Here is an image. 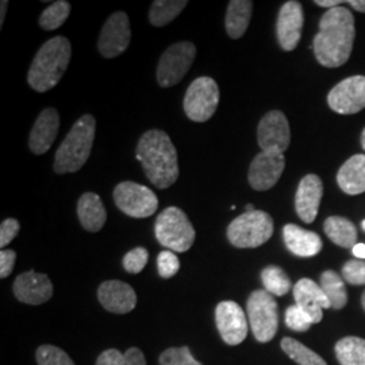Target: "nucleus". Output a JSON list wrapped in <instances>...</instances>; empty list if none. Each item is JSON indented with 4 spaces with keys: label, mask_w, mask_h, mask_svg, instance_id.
I'll use <instances>...</instances> for the list:
<instances>
[{
    "label": "nucleus",
    "mask_w": 365,
    "mask_h": 365,
    "mask_svg": "<svg viewBox=\"0 0 365 365\" xmlns=\"http://www.w3.org/2000/svg\"><path fill=\"white\" fill-rule=\"evenodd\" d=\"M361 145H363V149L365 150V129L363 130V134H361Z\"/></svg>",
    "instance_id": "de8ad7c7"
},
{
    "label": "nucleus",
    "mask_w": 365,
    "mask_h": 365,
    "mask_svg": "<svg viewBox=\"0 0 365 365\" xmlns=\"http://www.w3.org/2000/svg\"><path fill=\"white\" fill-rule=\"evenodd\" d=\"M324 196V184L317 175H307L300 180L297 195L295 210L304 223H313L318 215L321 200Z\"/></svg>",
    "instance_id": "412c9836"
},
{
    "label": "nucleus",
    "mask_w": 365,
    "mask_h": 365,
    "mask_svg": "<svg viewBox=\"0 0 365 365\" xmlns=\"http://www.w3.org/2000/svg\"><path fill=\"white\" fill-rule=\"evenodd\" d=\"M286 325L288 329H291L294 331L303 333L312 327L313 322H312L310 317L304 313L299 306L294 304V306L287 307V310H286Z\"/></svg>",
    "instance_id": "f704fd0d"
},
{
    "label": "nucleus",
    "mask_w": 365,
    "mask_h": 365,
    "mask_svg": "<svg viewBox=\"0 0 365 365\" xmlns=\"http://www.w3.org/2000/svg\"><path fill=\"white\" fill-rule=\"evenodd\" d=\"M327 105L341 115H352L365 108V76H352L339 81L329 92Z\"/></svg>",
    "instance_id": "f8f14e48"
},
{
    "label": "nucleus",
    "mask_w": 365,
    "mask_h": 365,
    "mask_svg": "<svg viewBox=\"0 0 365 365\" xmlns=\"http://www.w3.org/2000/svg\"><path fill=\"white\" fill-rule=\"evenodd\" d=\"M345 3L352 6L353 10L359 11V13H365V0H349Z\"/></svg>",
    "instance_id": "c03bdc74"
},
{
    "label": "nucleus",
    "mask_w": 365,
    "mask_h": 365,
    "mask_svg": "<svg viewBox=\"0 0 365 365\" xmlns=\"http://www.w3.org/2000/svg\"><path fill=\"white\" fill-rule=\"evenodd\" d=\"M361 304H363V309L365 310V291L364 294H363V297H361Z\"/></svg>",
    "instance_id": "09e8293b"
},
{
    "label": "nucleus",
    "mask_w": 365,
    "mask_h": 365,
    "mask_svg": "<svg viewBox=\"0 0 365 365\" xmlns=\"http://www.w3.org/2000/svg\"><path fill=\"white\" fill-rule=\"evenodd\" d=\"M261 282L265 291L274 297H283L292 288L288 274L276 265H269L261 271Z\"/></svg>",
    "instance_id": "c756f323"
},
{
    "label": "nucleus",
    "mask_w": 365,
    "mask_h": 365,
    "mask_svg": "<svg viewBox=\"0 0 365 365\" xmlns=\"http://www.w3.org/2000/svg\"><path fill=\"white\" fill-rule=\"evenodd\" d=\"M294 299L297 306L307 314L314 324H319L324 318V309H331L327 294L312 279H300L294 286Z\"/></svg>",
    "instance_id": "a211bd4d"
},
{
    "label": "nucleus",
    "mask_w": 365,
    "mask_h": 365,
    "mask_svg": "<svg viewBox=\"0 0 365 365\" xmlns=\"http://www.w3.org/2000/svg\"><path fill=\"white\" fill-rule=\"evenodd\" d=\"M280 345L284 353H287L288 357L299 365H327V361L319 354L309 349L297 339L286 337L282 339Z\"/></svg>",
    "instance_id": "7c9ffc66"
},
{
    "label": "nucleus",
    "mask_w": 365,
    "mask_h": 365,
    "mask_svg": "<svg viewBox=\"0 0 365 365\" xmlns=\"http://www.w3.org/2000/svg\"><path fill=\"white\" fill-rule=\"evenodd\" d=\"M96 120L91 114L78 118L54 156L53 170L58 175L73 173L84 167L91 155Z\"/></svg>",
    "instance_id": "20e7f679"
},
{
    "label": "nucleus",
    "mask_w": 365,
    "mask_h": 365,
    "mask_svg": "<svg viewBox=\"0 0 365 365\" xmlns=\"http://www.w3.org/2000/svg\"><path fill=\"white\" fill-rule=\"evenodd\" d=\"M149 260V252L143 247L131 249L123 257V268L129 274H140L143 272Z\"/></svg>",
    "instance_id": "c9c22d12"
},
{
    "label": "nucleus",
    "mask_w": 365,
    "mask_h": 365,
    "mask_svg": "<svg viewBox=\"0 0 365 365\" xmlns=\"http://www.w3.org/2000/svg\"><path fill=\"white\" fill-rule=\"evenodd\" d=\"M1 13H0V26H3V24H4V18H6V13H7V6H9V1L7 0H3L1 3Z\"/></svg>",
    "instance_id": "a18cd8bd"
},
{
    "label": "nucleus",
    "mask_w": 365,
    "mask_h": 365,
    "mask_svg": "<svg viewBox=\"0 0 365 365\" xmlns=\"http://www.w3.org/2000/svg\"><path fill=\"white\" fill-rule=\"evenodd\" d=\"M354 36V16L346 7L327 10L319 21V31L314 37L317 61L327 68L344 66L352 54Z\"/></svg>",
    "instance_id": "f257e3e1"
},
{
    "label": "nucleus",
    "mask_w": 365,
    "mask_h": 365,
    "mask_svg": "<svg viewBox=\"0 0 365 365\" xmlns=\"http://www.w3.org/2000/svg\"><path fill=\"white\" fill-rule=\"evenodd\" d=\"M342 279L352 286H364L365 261H346L342 267Z\"/></svg>",
    "instance_id": "4c0bfd02"
},
{
    "label": "nucleus",
    "mask_w": 365,
    "mask_h": 365,
    "mask_svg": "<svg viewBox=\"0 0 365 365\" xmlns=\"http://www.w3.org/2000/svg\"><path fill=\"white\" fill-rule=\"evenodd\" d=\"M16 253L11 249H1L0 252V277L6 279L13 272Z\"/></svg>",
    "instance_id": "ea45409f"
},
{
    "label": "nucleus",
    "mask_w": 365,
    "mask_h": 365,
    "mask_svg": "<svg viewBox=\"0 0 365 365\" xmlns=\"http://www.w3.org/2000/svg\"><path fill=\"white\" fill-rule=\"evenodd\" d=\"M286 168L284 153L262 152L253 158L248 172V182L256 191H268L276 185Z\"/></svg>",
    "instance_id": "4468645a"
},
{
    "label": "nucleus",
    "mask_w": 365,
    "mask_h": 365,
    "mask_svg": "<svg viewBox=\"0 0 365 365\" xmlns=\"http://www.w3.org/2000/svg\"><path fill=\"white\" fill-rule=\"evenodd\" d=\"M220 105V87L214 78L202 76L190 84L184 96V113L191 120L202 123L212 117Z\"/></svg>",
    "instance_id": "1a4fd4ad"
},
{
    "label": "nucleus",
    "mask_w": 365,
    "mask_h": 365,
    "mask_svg": "<svg viewBox=\"0 0 365 365\" xmlns=\"http://www.w3.org/2000/svg\"><path fill=\"white\" fill-rule=\"evenodd\" d=\"M277 302L265 289H256L250 294L247 312L250 329L259 342L274 339L279 327Z\"/></svg>",
    "instance_id": "0eeeda50"
},
{
    "label": "nucleus",
    "mask_w": 365,
    "mask_h": 365,
    "mask_svg": "<svg viewBox=\"0 0 365 365\" xmlns=\"http://www.w3.org/2000/svg\"><path fill=\"white\" fill-rule=\"evenodd\" d=\"M137 160L143 164L145 175L158 190H165L179 179L178 152L165 131H145L137 145Z\"/></svg>",
    "instance_id": "f03ea898"
},
{
    "label": "nucleus",
    "mask_w": 365,
    "mask_h": 365,
    "mask_svg": "<svg viewBox=\"0 0 365 365\" xmlns=\"http://www.w3.org/2000/svg\"><path fill=\"white\" fill-rule=\"evenodd\" d=\"M196 57V46L190 41L170 45L161 54L157 66V83L163 88H170L182 81L188 73Z\"/></svg>",
    "instance_id": "6e6552de"
},
{
    "label": "nucleus",
    "mask_w": 365,
    "mask_h": 365,
    "mask_svg": "<svg viewBox=\"0 0 365 365\" xmlns=\"http://www.w3.org/2000/svg\"><path fill=\"white\" fill-rule=\"evenodd\" d=\"M157 269L163 279H170L179 272L180 260L172 250H163L157 257Z\"/></svg>",
    "instance_id": "e433bc0d"
},
{
    "label": "nucleus",
    "mask_w": 365,
    "mask_h": 365,
    "mask_svg": "<svg viewBox=\"0 0 365 365\" xmlns=\"http://www.w3.org/2000/svg\"><path fill=\"white\" fill-rule=\"evenodd\" d=\"M78 221L81 226L91 233H98L103 229L107 221V211L101 196L93 192H86L78 202Z\"/></svg>",
    "instance_id": "5701e85b"
},
{
    "label": "nucleus",
    "mask_w": 365,
    "mask_h": 365,
    "mask_svg": "<svg viewBox=\"0 0 365 365\" xmlns=\"http://www.w3.org/2000/svg\"><path fill=\"white\" fill-rule=\"evenodd\" d=\"M257 143L262 152L284 153L291 143V130L286 115L274 110L261 118L257 128Z\"/></svg>",
    "instance_id": "ddd939ff"
},
{
    "label": "nucleus",
    "mask_w": 365,
    "mask_h": 365,
    "mask_svg": "<svg viewBox=\"0 0 365 365\" xmlns=\"http://www.w3.org/2000/svg\"><path fill=\"white\" fill-rule=\"evenodd\" d=\"M131 41V26L129 16L118 11L108 16L102 27L98 51L105 58H115L126 52Z\"/></svg>",
    "instance_id": "9b49d317"
},
{
    "label": "nucleus",
    "mask_w": 365,
    "mask_h": 365,
    "mask_svg": "<svg viewBox=\"0 0 365 365\" xmlns=\"http://www.w3.org/2000/svg\"><path fill=\"white\" fill-rule=\"evenodd\" d=\"M361 227H363V230L365 232V220L364 221L361 222Z\"/></svg>",
    "instance_id": "8fccbe9b"
},
{
    "label": "nucleus",
    "mask_w": 365,
    "mask_h": 365,
    "mask_svg": "<svg viewBox=\"0 0 365 365\" xmlns=\"http://www.w3.org/2000/svg\"><path fill=\"white\" fill-rule=\"evenodd\" d=\"M327 237L341 248L352 249L357 244V229L344 217H329L324 223Z\"/></svg>",
    "instance_id": "a878e982"
},
{
    "label": "nucleus",
    "mask_w": 365,
    "mask_h": 365,
    "mask_svg": "<svg viewBox=\"0 0 365 365\" xmlns=\"http://www.w3.org/2000/svg\"><path fill=\"white\" fill-rule=\"evenodd\" d=\"M72 57V46L64 36L46 41L39 49L27 73V83L34 91L43 93L54 88L64 76Z\"/></svg>",
    "instance_id": "7ed1b4c3"
},
{
    "label": "nucleus",
    "mask_w": 365,
    "mask_h": 365,
    "mask_svg": "<svg viewBox=\"0 0 365 365\" xmlns=\"http://www.w3.org/2000/svg\"><path fill=\"white\" fill-rule=\"evenodd\" d=\"M339 187L348 195L365 192V155L348 158L337 173Z\"/></svg>",
    "instance_id": "b1692460"
},
{
    "label": "nucleus",
    "mask_w": 365,
    "mask_h": 365,
    "mask_svg": "<svg viewBox=\"0 0 365 365\" xmlns=\"http://www.w3.org/2000/svg\"><path fill=\"white\" fill-rule=\"evenodd\" d=\"M113 196L118 209L131 218H148L158 207L156 194L138 182H119Z\"/></svg>",
    "instance_id": "9d476101"
},
{
    "label": "nucleus",
    "mask_w": 365,
    "mask_h": 365,
    "mask_svg": "<svg viewBox=\"0 0 365 365\" xmlns=\"http://www.w3.org/2000/svg\"><path fill=\"white\" fill-rule=\"evenodd\" d=\"M157 241L172 252H187L195 242V229L187 214L179 207L163 210L155 223Z\"/></svg>",
    "instance_id": "39448f33"
},
{
    "label": "nucleus",
    "mask_w": 365,
    "mask_h": 365,
    "mask_svg": "<svg viewBox=\"0 0 365 365\" xmlns=\"http://www.w3.org/2000/svg\"><path fill=\"white\" fill-rule=\"evenodd\" d=\"M303 25L304 14L299 1L289 0L284 3L279 11L276 22L277 41L284 52H292L298 46Z\"/></svg>",
    "instance_id": "dca6fc26"
},
{
    "label": "nucleus",
    "mask_w": 365,
    "mask_h": 365,
    "mask_svg": "<svg viewBox=\"0 0 365 365\" xmlns=\"http://www.w3.org/2000/svg\"><path fill=\"white\" fill-rule=\"evenodd\" d=\"M71 14V4L66 0L54 1L49 7H46L39 16V26L46 31H53L64 25Z\"/></svg>",
    "instance_id": "2f4dec72"
},
{
    "label": "nucleus",
    "mask_w": 365,
    "mask_h": 365,
    "mask_svg": "<svg viewBox=\"0 0 365 365\" xmlns=\"http://www.w3.org/2000/svg\"><path fill=\"white\" fill-rule=\"evenodd\" d=\"M188 4L187 0H156L149 10V22L155 27L170 24Z\"/></svg>",
    "instance_id": "bb28decb"
},
{
    "label": "nucleus",
    "mask_w": 365,
    "mask_h": 365,
    "mask_svg": "<svg viewBox=\"0 0 365 365\" xmlns=\"http://www.w3.org/2000/svg\"><path fill=\"white\" fill-rule=\"evenodd\" d=\"M38 365H75L63 349L53 345H42L37 351Z\"/></svg>",
    "instance_id": "473e14b6"
},
{
    "label": "nucleus",
    "mask_w": 365,
    "mask_h": 365,
    "mask_svg": "<svg viewBox=\"0 0 365 365\" xmlns=\"http://www.w3.org/2000/svg\"><path fill=\"white\" fill-rule=\"evenodd\" d=\"M283 238L288 250L298 257H314L324 248L319 235L292 223L283 227Z\"/></svg>",
    "instance_id": "4be33fe9"
},
{
    "label": "nucleus",
    "mask_w": 365,
    "mask_h": 365,
    "mask_svg": "<svg viewBox=\"0 0 365 365\" xmlns=\"http://www.w3.org/2000/svg\"><path fill=\"white\" fill-rule=\"evenodd\" d=\"M98 299L107 312L128 314L137 306V294L130 284L120 280H107L98 288Z\"/></svg>",
    "instance_id": "aec40b11"
},
{
    "label": "nucleus",
    "mask_w": 365,
    "mask_h": 365,
    "mask_svg": "<svg viewBox=\"0 0 365 365\" xmlns=\"http://www.w3.org/2000/svg\"><path fill=\"white\" fill-rule=\"evenodd\" d=\"M321 288L330 300L331 309L339 310L348 303V292L342 277L334 271H325L321 274Z\"/></svg>",
    "instance_id": "c85d7f7f"
},
{
    "label": "nucleus",
    "mask_w": 365,
    "mask_h": 365,
    "mask_svg": "<svg viewBox=\"0 0 365 365\" xmlns=\"http://www.w3.org/2000/svg\"><path fill=\"white\" fill-rule=\"evenodd\" d=\"M60 130V114L56 108L48 107L41 111L38 118L36 119L33 129L29 137V148L30 150L41 156L45 155L57 138Z\"/></svg>",
    "instance_id": "6ab92c4d"
},
{
    "label": "nucleus",
    "mask_w": 365,
    "mask_h": 365,
    "mask_svg": "<svg viewBox=\"0 0 365 365\" xmlns=\"http://www.w3.org/2000/svg\"><path fill=\"white\" fill-rule=\"evenodd\" d=\"M15 298L26 303L38 306L46 303L53 297V284L48 274L29 271L21 274L14 282Z\"/></svg>",
    "instance_id": "f3484780"
},
{
    "label": "nucleus",
    "mask_w": 365,
    "mask_h": 365,
    "mask_svg": "<svg viewBox=\"0 0 365 365\" xmlns=\"http://www.w3.org/2000/svg\"><path fill=\"white\" fill-rule=\"evenodd\" d=\"M248 319L244 310L233 300H223L215 309V324L227 345H240L248 336Z\"/></svg>",
    "instance_id": "2eb2a0df"
},
{
    "label": "nucleus",
    "mask_w": 365,
    "mask_h": 365,
    "mask_svg": "<svg viewBox=\"0 0 365 365\" xmlns=\"http://www.w3.org/2000/svg\"><path fill=\"white\" fill-rule=\"evenodd\" d=\"M352 252L359 260H365V244H356L352 248Z\"/></svg>",
    "instance_id": "37998d69"
},
{
    "label": "nucleus",
    "mask_w": 365,
    "mask_h": 365,
    "mask_svg": "<svg viewBox=\"0 0 365 365\" xmlns=\"http://www.w3.org/2000/svg\"><path fill=\"white\" fill-rule=\"evenodd\" d=\"M160 365H202L196 361L187 346L170 348L161 353Z\"/></svg>",
    "instance_id": "72a5a7b5"
},
{
    "label": "nucleus",
    "mask_w": 365,
    "mask_h": 365,
    "mask_svg": "<svg viewBox=\"0 0 365 365\" xmlns=\"http://www.w3.org/2000/svg\"><path fill=\"white\" fill-rule=\"evenodd\" d=\"M253 11V1L250 0H232L227 6L225 27L229 37L241 38L248 30Z\"/></svg>",
    "instance_id": "393cba45"
},
{
    "label": "nucleus",
    "mask_w": 365,
    "mask_h": 365,
    "mask_svg": "<svg viewBox=\"0 0 365 365\" xmlns=\"http://www.w3.org/2000/svg\"><path fill=\"white\" fill-rule=\"evenodd\" d=\"M334 351L341 365H365V339L345 337L336 344Z\"/></svg>",
    "instance_id": "cd10ccee"
},
{
    "label": "nucleus",
    "mask_w": 365,
    "mask_h": 365,
    "mask_svg": "<svg viewBox=\"0 0 365 365\" xmlns=\"http://www.w3.org/2000/svg\"><path fill=\"white\" fill-rule=\"evenodd\" d=\"M126 365H146L144 353L138 348H130L125 353Z\"/></svg>",
    "instance_id": "79ce46f5"
},
{
    "label": "nucleus",
    "mask_w": 365,
    "mask_h": 365,
    "mask_svg": "<svg viewBox=\"0 0 365 365\" xmlns=\"http://www.w3.org/2000/svg\"><path fill=\"white\" fill-rule=\"evenodd\" d=\"M19 222L14 218H7L0 225V247L4 249L19 233Z\"/></svg>",
    "instance_id": "58836bf2"
},
{
    "label": "nucleus",
    "mask_w": 365,
    "mask_h": 365,
    "mask_svg": "<svg viewBox=\"0 0 365 365\" xmlns=\"http://www.w3.org/2000/svg\"><path fill=\"white\" fill-rule=\"evenodd\" d=\"M272 235L274 220L268 212L261 210L244 212L227 226V240L235 248H259Z\"/></svg>",
    "instance_id": "423d86ee"
},
{
    "label": "nucleus",
    "mask_w": 365,
    "mask_h": 365,
    "mask_svg": "<svg viewBox=\"0 0 365 365\" xmlns=\"http://www.w3.org/2000/svg\"><path fill=\"white\" fill-rule=\"evenodd\" d=\"M96 365H126L125 354L119 352L118 349H108L101 353L96 360Z\"/></svg>",
    "instance_id": "a19ab883"
},
{
    "label": "nucleus",
    "mask_w": 365,
    "mask_h": 365,
    "mask_svg": "<svg viewBox=\"0 0 365 365\" xmlns=\"http://www.w3.org/2000/svg\"><path fill=\"white\" fill-rule=\"evenodd\" d=\"M247 212H252V211H256V209H255V206L253 205H247Z\"/></svg>",
    "instance_id": "49530a36"
}]
</instances>
